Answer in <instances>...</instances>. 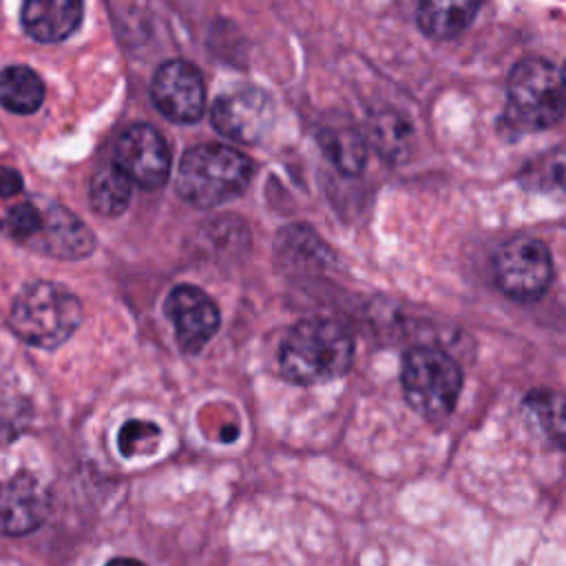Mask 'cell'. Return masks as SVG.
I'll return each instance as SVG.
<instances>
[{"mask_svg": "<svg viewBox=\"0 0 566 566\" xmlns=\"http://www.w3.org/2000/svg\"><path fill=\"white\" fill-rule=\"evenodd\" d=\"M354 360L349 332L332 318L296 323L279 349L281 374L296 385H316L343 376Z\"/></svg>", "mask_w": 566, "mask_h": 566, "instance_id": "1", "label": "cell"}, {"mask_svg": "<svg viewBox=\"0 0 566 566\" xmlns=\"http://www.w3.org/2000/svg\"><path fill=\"white\" fill-rule=\"evenodd\" d=\"M248 155L226 144H199L184 153L177 168V192L201 208L237 199L252 179Z\"/></svg>", "mask_w": 566, "mask_h": 566, "instance_id": "2", "label": "cell"}, {"mask_svg": "<svg viewBox=\"0 0 566 566\" xmlns=\"http://www.w3.org/2000/svg\"><path fill=\"white\" fill-rule=\"evenodd\" d=\"M82 323V305L73 292L53 281H33L13 298L9 325L27 345L55 349Z\"/></svg>", "mask_w": 566, "mask_h": 566, "instance_id": "3", "label": "cell"}, {"mask_svg": "<svg viewBox=\"0 0 566 566\" xmlns=\"http://www.w3.org/2000/svg\"><path fill=\"white\" fill-rule=\"evenodd\" d=\"M504 119L509 128L531 133L559 122L566 93L562 73L542 57L520 60L506 82Z\"/></svg>", "mask_w": 566, "mask_h": 566, "instance_id": "4", "label": "cell"}, {"mask_svg": "<svg viewBox=\"0 0 566 566\" xmlns=\"http://www.w3.org/2000/svg\"><path fill=\"white\" fill-rule=\"evenodd\" d=\"M400 382L411 409L429 422H440L458 402L462 369L438 347H413L402 358Z\"/></svg>", "mask_w": 566, "mask_h": 566, "instance_id": "5", "label": "cell"}, {"mask_svg": "<svg viewBox=\"0 0 566 566\" xmlns=\"http://www.w3.org/2000/svg\"><path fill=\"white\" fill-rule=\"evenodd\" d=\"M497 287L515 301L539 298L553 281V259L542 239L515 237L502 243L493 259Z\"/></svg>", "mask_w": 566, "mask_h": 566, "instance_id": "6", "label": "cell"}, {"mask_svg": "<svg viewBox=\"0 0 566 566\" xmlns=\"http://www.w3.org/2000/svg\"><path fill=\"white\" fill-rule=\"evenodd\" d=\"M210 119L221 135L239 144H256L274 124V102L259 86H234L214 99Z\"/></svg>", "mask_w": 566, "mask_h": 566, "instance_id": "7", "label": "cell"}, {"mask_svg": "<svg viewBox=\"0 0 566 566\" xmlns=\"http://www.w3.org/2000/svg\"><path fill=\"white\" fill-rule=\"evenodd\" d=\"M113 164L144 190H157L170 175V148L150 124L128 126L115 144Z\"/></svg>", "mask_w": 566, "mask_h": 566, "instance_id": "8", "label": "cell"}, {"mask_svg": "<svg viewBox=\"0 0 566 566\" xmlns=\"http://www.w3.org/2000/svg\"><path fill=\"white\" fill-rule=\"evenodd\" d=\"M157 111L177 124L197 122L206 108V86L199 69L186 60H168L157 66L150 82Z\"/></svg>", "mask_w": 566, "mask_h": 566, "instance_id": "9", "label": "cell"}, {"mask_svg": "<svg viewBox=\"0 0 566 566\" xmlns=\"http://www.w3.org/2000/svg\"><path fill=\"white\" fill-rule=\"evenodd\" d=\"M164 312L175 327V338L186 354H197L217 334L221 316L217 303L197 285L181 283L166 296Z\"/></svg>", "mask_w": 566, "mask_h": 566, "instance_id": "10", "label": "cell"}, {"mask_svg": "<svg viewBox=\"0 0 566 566\" xmlns=\"http://www.w3.org/2000/svg\"><path fill=\"white\" fill-rule=\"evenodd\" d=\"M24 248L55 259H84L95 250V237L62 203L40 199V223Z\"/></svg>", "mask_w": 566, "mask_h": 566, "instance_id": "11", "label": "cell"}, {"mask_svg": "<svg viewBox=\"0 0 566 566\" xmlns=\"http://www.w3.org/2000/svg\"><path fill=\"white\" fill-rule=\"evenodd\" d=\"M49 513V495L31 475L0 480V533L27 535L35 531Z\"/></svg>", "mask_w": 566, "mask_h": 566, "instance_id": "12", "label": "cell"}, {"mask_svg": "<svg viewBox=\"0 0 566 566\" xmlns=\"http://www.w3.org/2000/svg\"><path fill=\"white\" fill-rule=\"evenodd\" d=\"M82 0H24L22 27L24 31L44 44L66 40L82 22Z\"/></svg>", "mask_w": 566, "mask_h": 566, "instance_id": "13", "label": "cell"}, {"mask_svg": "<svg viewBox=\"0 0 566 566\" xmlns=\"http://www.w3.org/2000/svg\"><path fill=\"white\" fill-rule=\"evenodd\" d=\"M480 7L482 0H418L416 20L424 35L449 40L473 22Z\"/></svg>", "mask_w": 566, "mask_h": 566, "instance_id": "14", "label": "cell"}, {"mask_svg": "<svg viewBox=\"0 0 566 566\" xmlns=\"http://www.w3.org/2000/svg\"><path fill=\"white\" fill-rule=\"evenodd\" d=\"M44 102V82L22 64L7 66L0 73V104L15 115H31Z\"/></svg>", "mask_w": 566, "mask_h": 566, "instance_id": "15", "label": "cell"}, {"mask_svg": "<svg viewBox=\"0 0 566 566\" xmlns=\"http://www.w3.org/2000/svg\"><path fill=\"white\" fill-rule=\"evenodd\" d=\"M130 179L111 161L99 168L88 186L91 208L102 217H117L126 210L130 199Z\"/></svg>", "mask_w": 566, "mask_h": 566, "instance_id": "16", "label": "cell"}, {"mask_svg": "<svg viewBox=\"0 0 566 566\" xmlns=\"http://www.w3.org/2000/svg\"><path fill=\"white\" fill-rule=\"evenodd\" d=\"M524 409L537 420L542 431L566 447V396L553 389H533L524 398Z\"/></svg>", "mask_w": 566, "mask_h": 566, "instance_id": "17", "label": "cell"}, {"mask_svg": "<svg viewBox=\"0 0 566 566\" xmlns=\"http://www.w3.org/2000/svg\"><path fill=\"white\" fill-rule=\"evenodd\" d=\"M325 153L343 172H358L365 164V144L354 130H325L321 135Z\"/></svg>", "mask_w": 566, "mask_h": 566, "instance_id": "18", "label": "cell"}, {"mask_svg": "<svg viewBox=\"0 0 566 566\" xmlns=\"http://www.w3.org/2000/svg\"><path fill=\"white\" fill-rule=\"evenodd\" d=\"M524 181L537 190L566 188V153H553L526 168Z\"/></svg>", "mask_w": 566, "mask_h": 566, "instance_id": "19", "label": "cell"}, {"mask_svg": "<svg viewBox=\"0 0 566 566\" xmlns=\"http://www.w3.org/2000/svg\"><path fill=\"white\" fill-rule=\"evenodd\" d=\"M409 126L398 117V115H378L374 119V128H371V139L374 144L387 153L389 157L398 159L400 150L407 148L409 142Z\"/></svg>", "mask_w": 566, "mask_h": 566, "instance_id": "20", "label": "cell"}, {"mask_svg": "<svg viewBox=\"0 0 566 566\" xmlns=\"http://www.w3.org/2000/svg\"><path fill=\"white\" fill-rule=\"evenodd\" d=\"M29 420V407L20 396L0 389V444L11 442L22 433Z\"/></svg>", "mask_w": 566, "mask_h": 566, "instance_id": "21", "label": "cell"}, {"mask_svg": "<svg viewBox=\"0 0 566 566\" xmlns=\"http://www.w3.org/2000/svg\"><path fill=\"white\" fill-rule=\"evenodd\" d=\"M159 438V427L146 420H128L126 424H122L119 433H117V444H119V453L124 458H133L137 453L144 451V442L155 444V440Z\"/></svg>", "mask_w": 566, "mask_h": 566, "instance_id": "22", "label": "cell"}, {"mask_svg": "<svg viewBox=\"0 0 566 566\" xmlns=\"http://www.w3.org/2000/svg\"><path fill=\"white\" fill-rule=\"evenodd\" d=\"M22 190V177L9 166H0V199H11Z\"/></svg>", "mask_w": 566, "mask_h": 566, "instance_id": "23", "label": "cell"}, {"mask_svg": "<svg viewBox=\"0 0 566 566\" xmlns=\"http://www.w3.org/2000/svg\"><path fill=\"white\" fill-rule=\"evenodd\" d=\"M104 566H146V564L139 559H130V557H113Z\"/></svg>", "mask_w": 566, "mask_h": 566, "instance_id": "24", "label": "cell"}, {"mask_svg": "<svg viewBox=\"0 0 566 566\" xmlns=\"http://www.w3.org/2000/svg\"><path fill=\"white\" fill-rule=\"evenodd\" d=\"M562 80H564V93H566V64H564V71H562Z\"/></svg>", "mask_w": 566, "mask_h": 566, "instance_id": "25", "label": "cell"}]
</instances>
